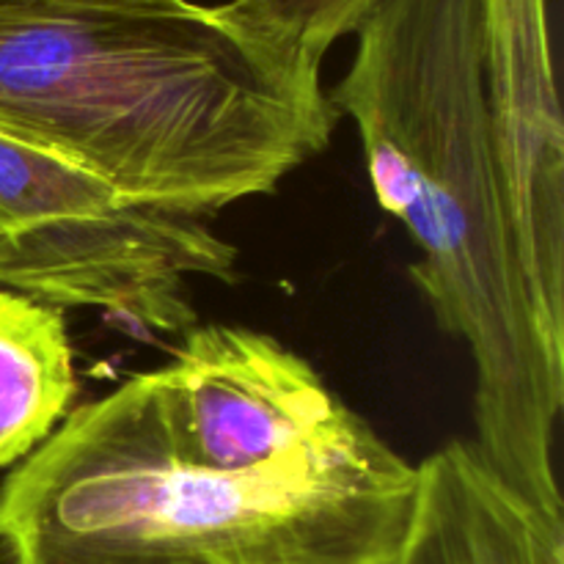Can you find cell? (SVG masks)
<instances>
[{
    "instance_id": "6da1fadb",
    "label": "cell",
    "mask_w": 564,
    "mask_h": 564,
    "mask_svg": "<svg viewBox=\"0 0 564 564\" xmlns=\"http://www.w3.org/2000/svg\"><path fill=\"white\" fill-rule=\"evenodd\" d=\"M334 91L380 207L419 248L411 279L477 369L479 455L564 516L554 468L564 330L543 312L507 193L485 61V0H375Z\"/></svg>"
},
{
    "instance_id": "7a4b0ae2",
    "label": "cell",
    "mask_w": 564,
    "mask_h": 564,
    "mask_svg": "<svg viewBox=\"0 0 564 564\" xmlns=\"http://www.w3.org/2000/svg\"><path fill=\"white\" fill-rule=\"evenodd\" d=\"M323 80L191 0L0 11V130L72 160L132 207L202 218L325 152Z\"/></svg>"
},
{
    "instance_id": "3957f363",
    "label": "cell",
    "mask_w": 564,
    "mask_h": 564,
    "mask_svg": "<svg viewBox=\"0 0 564 564\" xmlns=\"http://www.w3.org/2000/svg\"><path fill=\"white\" fill-rule=\"evenodd\" d=\"M416 466L345 408L270 468L169 449L149 372L86 402L0 485L3 564H290L397 549Z\"/></svg>"
},
{
    "instance_id": "277c9868",
    "label": "cell",
    "mask_w": 564,
    "mask_h": 564,
    "mask_svg": "<svg viewBox=\"0 0 564 564\" xmlns=\"http://www.w3.org/2000/svg\"><path fill=\"white\" fill-rule=\"evenodd\" d=\"M235 264L202 218L132 207L72 160L0 130V290L169 334L196 323L191 281H231Z\"/></svg>"
},
{
    "instance_id": "5b68a950",
    "label": "cell",
    "mask_w": 564,
    "mask_h": 564,
    "mask_svg": "<svg viewBox=\"0 0 564 564\" xmlns=\"http://www.w3.org/2000/svg\"><path fill=\"white\" fill-rule=\"evenodd\" d=\"M149 383L169 449L220 474L275 466L334 427L347 408L306 358L235 325L187 330Z\"/></svg>"
},
{
    "instance_id": "8992f818",
    "label": "cell",
    "mask_w": 564,
    "mask_h": 564,
    "mask_svg": "<svg viewBox=\"0 0 564 564\" xmlns=\"http://www.w3.org/2000/svg\"><path fill=\"white\" fill-rule=\"evenodd\" d=\"M485 61L529 279L564 330V141L549 0H485Z\"/></svg>"
},
{
    "instance_id": "52a82bcc",
    "label": "cell",
    "mask_w": 564,
    "mask_h": 564,
    "mask_svg": "<svg viewBox=\"0 0 564 564\" xmlns=\"http://www.w3.org/2000/svg\"><path fill=\"white\" fill-rule=\"evenodd\" d=\"M394 564H564V516L512 488L471 441H449L416 466Z\"/></svg>"
},
{
    "instance_id": "ba28073f",
    "label": "cell",
    "mask_w": 564,
    "mask_h": 564,
    "mask_svg": "<svg viewBox=\"0 0 564 564\" xmlns=\"http://www.w3.org/2000/svg\"><path fill=\"white\" fill-rule=\"evenodd\" d=\"M77 391L61 308L0 290V468L53 435Z\"/></svg>"
},
{
    "instance_id": "9c48e42d",
    "label": "cell",
    "mask_w": 564,
    "mask_h": 564,
    "mask_svg": "<svg viewBox=\"0 0 564 564\" xmlns=\"http://www.w3.org/2000/svg\"><path fill=\"white\" fill-rule=\"evenodd\" d=\"M375 0H229L220 17L273 50L286 66L317 77L323 58L341 36H352Z\"/></svg>"
},
{
    "instance_id": "30bf717a",
    "label": "cell",
    "mask_w": 564,
    "mask_h": 564,
    "mask_svg": "<svg viewBox=\"0 0 564 564\" xmlns=\"http://www.w3.org/2000/svg\"><path fill=\"white\" fill-rule=\"evenodd\" d=\"M397 549L389 551H378V554H367V556H345V560H312V562H290V564H394L397 560Z\"/></svg>"
},
{
    "instance_id": "8fae6325",
    "label": "cell",
    "mask_w": 564,
    "mask_h": 564,
    "mask_svg": "<svg viewBox=\"0 0 564 564\" xmlns=\"http://www.w3.org/2000/svg\"><path fill=\"white\" fill-rule=\"evenodd\" d=\"M42 3H69V0H0V11L28 9V6H42Z\"/></svg>"
}]
</instances>
